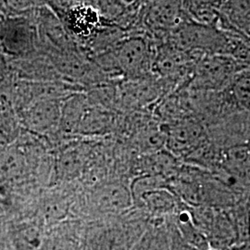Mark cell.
Segmentation results:
<instances>
[{
    "label": "cell",
    "instance_id": "cell-2",
    "mask_svg": "<svg viewBox=\"0 0 250 250\" xmlns=\"http://www.w3.org/2000/svg\"><path fill=\"white\" fill-rule=\"evenodd\" d=\"M173 41L178 50H206L222 52L226 39L210 26L202 24H182L173 31Z\"/></svg>",
    "mask_w": 250,
    "mask_h": 250
},
{
    "label": "cell",
    "instance_id": "cell-3",
    "mask_svg": "<svg viewBox=\"0 0 250 250\" xmlns=\"http://www.w3.org/2000/svg\"><path fill=\"white\" fill-rule=\"evenodd\" d=\"M166 135L167 144L171 151L191 154L202 144L204 129L193 119H183L169 125Z\"/></svg>",
    "mask_w": 250,
    "mask_h": 250
},
{
    "label": "cell",
    "instance_id": "cell-4",
    "mask_svg": "<svg viewBox=\"0 0 250 250\" xmlns=\"http://www.w3.org/2000/svg\"><path fill=\"white\" fill-rule=\"evenodd\" d=\"M234 64L223 56H212L201 62L197 77L194 81L198 88H216L228 80Z\"/></svg>",
    "mask_w": 250,
    "mask_h": 250
},
{
    "label": "cell",
    "instance_id": "cell-9",
    "mask_svg": "<svg viewBox=\"0 0 250 250\" xmlns=\"http://www.w3.org/2000/svg\"><path fill=\"white\" fill-rule=\"evenodd\" d=\"M142 200L153 211H168L173 208L174 200L170 193L164 189H150L144 191Z\"/></svg>",
    "mask_w": 250,
    "mask_h": 250
},
{
    "label": "cell",
    "instance_id": "cell-12",
    "mask_svg": "<svg viewBox=\"0 0 250 250\" xmlns=\"http://www.w3.org/2000/svg\"></svg>",
    "mask_w": 250,
    "mask_h": 250
},
{
    "label": "cell",
    "instance_id": "cell-1",
    "mask_svg": "<svg viewBox=\"0 0 250 250\" xmlns=\"http://www.w3.org/2000/svg\"><path fill=\"white\" fill-rule=\"evenodd\" d=\"M111 66H115L129 77H138L147 72L150 66V50L140 37H132L117 45L111 53Z\"/></svg>",
    "mask_w": 250,
    "mask_h": 250
},
{
    "label": "cell",
    "instance_id": "cell-11",
    "mask_svg": "<svg viewBox=\"0 0 250 250\" xmlns=\"http://www.w3.org/2000/svg\"><path fill=\"white\" fill-rule=\"evenodd\" d=\"M70 21L73 29L78 30V33L90 32L98 22V15L92 9H77L72 10Z\"/></svg>",
    "mask_w": 250,
    "mask_h": 250
},
{
    "label": "cell",
    "instance_id": "cell-10",
    "mask_svg": "<svg viewBox=\"0 0 250 250\" xmlns=\"http://www.w3.org/2000/svg\"><path fill=\"white\" fill-rule=\"evenodd\" d=\"M96 238V250H125V238L123 232L117 226H109L98 232Z\"/></svg>",
    "mask_w": 250,
    "mask_h": 250
},
{
    "label": "cell",
    "instance_id": "cell-6",
    "mask_svg": "<svg viewBox=\"0 0 250 250\" xmlns=\"http://www.w3.org/2000/svg\"><path fill=\"white\" fill-rule=\"evenodd\" d=\"M55 100H40L31 109L28 121L35 131L46 132L61 120L60 106Z\"/></svg>",
    "mask_w": 250,
    "mask_h": 250
},
{
    "label": "cell",
    "instance_id": "cell-5",
    "mask_svg": "<svg viewBox=\"0 0 250 250\" xmlns=\"http://www.w3.org/2000/svg\"><path fill=\"white\" fill-rule=\"evenodd\" d=\"M183 10L178 2H153L146 16L149 26L156 30L174 31L183 23Z\"/></svg>",
    "mask_w": 250,
    "mask_h": 250
},
{
    "label": "cell",
    "instance_id": "cell-8",
    "mask_svg": "<svg viewBox=\"0 0 250 250\" xmlns=\"http://www.w3.org/2000/svg\"><path fill=\"white\" fill-rule=\"evenodd\" d=\"M229 95L237 107L250 109V74L244 73L232 81Z\"/></svg>",
    "mask_w": 250,
    "mask_h": 250
},
{
    "label": "cell",
    "instance_id": "cell-7",
    "mask_svg": "<svg viewBox=\"0 0 250 250\" xmlns=\"http://www.w3.org/2000/svg\"><path fill=\"white\" fill-rule=\"evenodd\" d=\"M95 203L101 211L117 212L129 206L130 196L124 187L108 185L98 190L95 195Z\"/></svg>",
    "mask_w": 250,
    "mask_h": 250
}]
</instances>
